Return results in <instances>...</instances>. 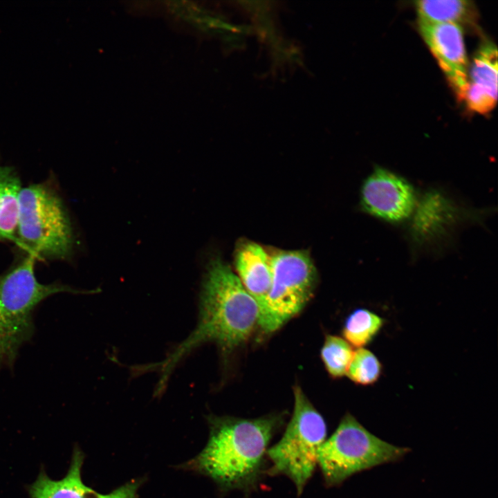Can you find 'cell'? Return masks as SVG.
I'll list each match as a JSON object with an SVG mask.
<instances>
[{"mask_svg":"<svg viewBox=\"0 0 498 498\" xmlns=\"http://www.w3.org/2000/svg\"><path fill=\"white\" fill-rule=\"evenodd\" d=\"M384 324L385 320L374 312L360 308L347 317L342 335L351 345L362 348L374 340Z\"/></svg>","mask_w":498,"mask_h":498,"instance_id":"15","label":"cell"},{"mask_svg":"<svg viewBox=\"0 0 498 498\" xmlns=\"http://www.w3.org/2000/svg\"><path fill=\"white\" fill-rule=\"evenodd\" d=\"M195 329L164 360L150 365L161 372L156 392L164 389L172 370L187 353L212 342L223 351L245 342L259 321V308L231 268L219 257L210 261L200 296Z\"/></svg>","mask_w":498,"mask_h":498,"instance_id":"1","label":"cell"},{"mask_svg":"<svg viewBox=\"0 0 498 498\" xmlns=\"http://www.w3.org/2000/svg\"><path fill=\"white\" fill-rule=\"evenodd\" d=\"M497 99V50L484 42L474 57L463 100L473 111L484 114L492 110Z\"/></svg>","mask_w":498,"mask_h":498,"instance_id":"10","label":"cell"},{"mask_svg":"<svg viewBox=\"0 0 498 498\" xmlns=\"http://www.w3.org/2000/svg\"><path fill=\"white\" fill-rule=\"evenodd\" d=\"M234 262L237 275L257 302L259 313L271 286V255L259 244L247 241L239 245Z\"/></svg>","mask_w":498,"mask_h":498,"instance_id":"11","label":"cell"},{"mask_svg":"<svg viewBox=\"0 0 498 498\" xmlns=\"http://www.w3.org/2000/svg\"><path fill=\"white\" fill-rule=\"evenodd\" d=\"M353 352L351 345L344 339L334 335L326 336L321 349V358L332 378L347 376Z\"/></svg>","mask_w":498,"mask_h":498,"instance_id":"16","label":"cell"},{"mask_svg":"<svg viewBox=\"0 0 498 498\" xmlns=\"http://www.w3.org/2000/svg\"><path fill=\"white\" fill-rule=\"evenodd\" d=\"M363 209L387 222L398 223L413 212L416 196L403 178L382 168H376L365 181L361 190Z\"/></svg>","mask_w":498,"mask_h":498,"instance_id":"8","label":"cell"},{"mask_svg":"<svg viewBox=\"0 0 498 498\" xmlns=\"http://www.w3.org/2000/svg\"><path fill=\"white\" fill-rule=\"evenodd\" d=\"M282 421L280 415L214 417L195 465L227 489L248 490L260 477L268 445Z\"/></svg>","mask_w":498,"mask_h":498,"instance_id":"2","label":"cell"},{"mask_svg":"<svg viewBox=\"0 0 498 498\" xmlns=\"http://www.w3.org/2000/svg\"><path fill=\"white\" fill-rule=\"evenodd\" d=\"M21 187L16 172L0 164V241L17 243L18 194Z\"/></svg>","mask_w":498,"mask_h":498,"instance_id":"14","label":"cell"},{"mask_svg":"<svg viewBox=\"0 0 498 498\" xmlns=\"http://www.w3.org/2000/svg\"><path fill=\"white\" fill-rule=\"evenodd\" d=\"M419 21L472 26L477 19L476 8L466 0H422L414 2Z\"/></svg>","mask_w":498,"mask_h":498,"instance_id":"13","label":"cell"},{"mask_svg":"<svg viewBox=\"0 0 498 498\" xmlns=\"http://www.w3.org/2000/svg\"><path fill=\"white\" fill-rule=\"evenodd\" d=\"M272 282L258 325L266 333L279 329L297 315L313 293L317 273L304 250H283L271 255Z\"/></svg>","mask_w":498,"mask_h":498,"instance_id":"7","label":"cell"},{"mask_svg":"<svg viewBox=\"0 0 498 498\" xmlns=\"http://www.w3.org/2000/svg\"><path fill=\"white\" fill-rule=\"evenodd\" d=\"M421 35L440 67L463 100L468 85V60L462 27L454 24L418 21Z\"/></svg>","mask_w":498,"mask_h":498,"instance_id":"9","label":"cell"},{"mask_svg":"<svg viewBox=\"0 0 498 498\" xmlns=\"http://www.w3.org/2000/svg\"><path fill=\"white\" fill-rule=\"evenodd\" d=\"M409 451L380 439L347 414L320 447L317 465L326 485L335 486L356 472L397 461Z\"/></svg>","mask_w":498,"mask_h":498,"instance_id":"6","label":"cell"},{"mask_svg":"<svg viewBox=\"0 0 498 498\" xmlns=\"http://www.w3.org/2000/svg\"><path fill=\"white\" fill-rule=\"evenodd\" d=\"M17 244L36 258L65 259L73 237L65 206L47 183L21 187L18 194Z\"/></svg>","mask_w":498,"mask_h":498,"instance_id":"4","label":"cell"},{"mask_svg":"<svg viewBox=\"0 0 498 498\" xmlns=\"http://www.w3.org/2000/svg\"><path fill=\"white\" fill-rule=\"evenodd\" d=\"M30 254L0 275V366L12 367L21 345L32 338L33 312L47 297L59 293H84L59 282L42 284Z\"/></svg>","mask_w":498,"mask_h":498,"instance_id":"3","label":"cell"},{"mask_svg":"<svg viewBox=\"0 0 498 498\" xmlns=\"http://www.w3.org/2000/svg\"><path fill=\"white\" fill-rule=\"evenodd\" d=\"M293 394L291 418L280 440L267 450L271 463L267 472L287 477L300 495L317 465L318 452L326 439V425L299 386L294 387Z\"/></svg>","mask_w":498,"mask_h":498,"instance_id":"5","label":"cell"},{"mask_svg":"<svg viewBox=\"0 0 498 498\" xmlns=\"http://www.w3.org/2000/svg\"><path fill=\"white\" fill-rule=\"evenodd\" d=\"M382 372V366L378 358L362 347L353 352L347 376L357 385L369 386L379 380Z\"/></svg>","mask_w":498,"mask_h":498,"instance_id":"17","label":"cell"},{"mask_svg":"<svg viewBox=\"0 0 498 498\" xmlns=\"http://www.w3.org/2000/svg\"><path fill=\"white\" fill-rule=\"evenodd\" d=\"M83 454L78 450L73 452L70 468L61 479L53 480L44 472H41L35 481L30 486L32 498H104L86 486L81 477Z\"/></svg>","mask_w":498,"mask_h":498,"instance_id":"12","label":"cell"}]
</instances>
